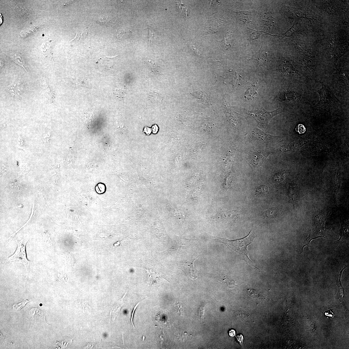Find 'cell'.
<instances>
[{"instance_id":"bcb514c9","label":"cell","mask_w":349,"mask_h":349,"mask_svg":"<svg viewBox=\"0 0 349 349\" xmlns=\"http://www.w3.org/2000/svg\"><path fill=\"white\" fill-rule=\"evenodd\" d=\"M229 334L230 337H234L236 335V331L234 330H231L229 332Z\"/></svg>"},{"instance_id":"83f0119b","label":"cell","mask_w":349,"mask_h":349,"mask_svg":"<svg viewBox=\"0 0 349 349\" xmlns=\"http://www.w3.org/2000/svg\"><path fill=\"white\" fill-rule=\"evenodd\" d=\"M160 97V96L158 94L153 93L150 95L149 100L153 104H157L160 102L161 101Z\"/></svg>"},{"instance_id":"4dcf8cb0","label":"cell","mask_w":349,"mask_h":349,"mask_svg":"<svg viewBox=\"0 0 349 349\" xmlns=\"http://www.w3.org/2000/svg\"><path fill=\"white\" fill-rule=\"evenodd\" d=\"M31 300H26L25 301L21 302L15 304L13 305V308L16 310H21L22 308L25 306L27 303H28Z\"/></svg>"},{"instance_id":"9a60e30c","label":"cell","mask_w":349,"mask_h":349,"mask_svg":"<svg viewBox=\"0 0 349 349\" xmlns=\"http://www.w3.org/2000/svg\"><path fill=\"white\" fill-rule=\"evenodd\" d=\"M10 57L17 64L22 67L27 73V71L25 68V65L24 60L22 55L18 53L11 54L10 55Z\"/></svg>"},{"instance_id":"ab89813d","label":"cell","mask_w":349,"mask_h":349,"mask_svg":"<svg viewBox=\"0 0 349 349\" xmlns=\"http://www.w3.org/2000/svg\"><path fill=\"white\" fill-rule=\"evenodd\" d=\"M324 315L325 317L329 318L333 317L334 316L333 310L331 309L325 311L324 313Z\"/></svg>"},{"instance_id":"ffe728a7","label":"cell","mask_w":349,"mask_h":349,"mask_svg":"<svg viewBox=\"0 0 349 349\" xmlns=\"http://www.w3.org/2000/svg\"><path fill=\"white\" fill-rule=\"evenodd\" d=\"M288 195L291 201L297 200L298 198V192L297 188L295 187H290L288 190Z\"/></svg>"},{"instance_id":"52a82bcc","label":"cell","mask_w":349,"mask_h":349,"mask_svg":"<svg viewBox=\"0 0 349 349\" xmlns=\"http://www.w3.org/2000/svg\"><path fill=\"white\" fill-rule=\"evenodd\" d=\"M24 87L22 82L19 80H15L8 87V91L16 99H21Z\"/></svg>"},{"instance_id":"7bdbcfd3","label":"cell","mask_w":349,"mask_h":349,"mask_svg":"<svg viewBox=\"0 0 349 349\" xmlns=\"http://www.w3.org/2000/svg\"><path fill=\"white\" fill-rule=\"evenodd\" d=\"M143 132H145L147 135H150L152 132V129L149 127H145L144 129Z\"/></svg>"},{"instance_id":"7402d4cb","label":"cell","mask_w":349,"mask_h":349,"mask_svg":"<svg viewBox=\"0 0 349 349\" xmlns=\"http://www.w3.org/2000/svg\"><path fill=\"white\" fill-rule=\"evenodd\" d=\"M262 19L264 24L265 25L270 27L273 24V17L269 12H267L264 13Z\"/></svg>"},{"instance_id":"7c38bea8","label":"cell","mask_w":349,"mask_h":349,"mask_svg":"<svg viewBox=\"0 0 349 349\" xmlns=\"http://www.w3.org/2000/svg\"><path fill=\"white\" fill-rule=\"evenodd\" d=\"M234 316L237 319L244 323L251 322L252 319L250 315L246 312L237 311L234 312Z\"/></svg>"},{"instance_id":"836d02e7","label":"cell","mask_w":349,"mask_h":349,"mask_svg":"<svg viewBox=\"0 0 349 349\" xmlns=\"http://www.w3.org/2000/svg\"><path fill=\"white\" fill-rule=\"evenodd\" d=\"M148 28L149 30L148 36L149 42V43L151 44L153 43L154 41V34H155V32H154L152 27L149 26Z\"/></svg>"},{"instance_id":"30bf717a","label":"cell","mask_w":349,"mask_h":349,"mask_svg":"<svg viewBox=\"0 0 349 349\" xmlns=\"http://www.w3.org/2000/svg\"><path fill=\"white\" fill-rule=\"evenodd\" d=\"M234 41L233 35L227 32L221 42V46L225 50H231L233 48Z\"/></svg>"},{"instance_id":"d4e9b609","label":"cell","mask_w":349,"mask_h":349,"mask_svg":"<svg viewBox=\"0 0 349 349\" xmlns=\"http://www.w3.org/2000/svg\"><path fill=\"white\" fill-rule=\"evenodd\" d=\"M193 263L194 261L192 263L189 262L186 264V267L187 270L189 271V274H191V276L194 277L196 276L197 272Z\"/></svg>"},{"instance_id":"e0dca14e","label":"cell","mask_w":349,"mask_h":349,"mask_svg":"<svg viewBox=\"0 0 349 349\" xmlns=\"http://www.w3.org/2000/svg\"><path fill=\"white\" fill-rule=\"evenodd\" d=\"M193 96L196 97L199 101L203 102L204 103H207L209 102V99L208 96L205 92L203 91H199L195 92L192 93Z\"/></svg>"},{"instance_id":"ee69618b","label":"cell","mask_w":349,"mask_h":349,"mask_svg":"<svg viewBox=\"0 0 349 349\" xmlns=\"http://www.w3.org/2000/svg\"><path fill=\"white\" fill-rule=\"evenodd\" d=\"M190 46V48H191V49H192V50H193V51H194V53H195V54L197 55V56H199V57L200 56V53H199L198 50H197L196 48L195 47H194V46L193 45H191Z\"/></svg>"},{"instance_id":"f35d334b","label":"cell","mask_w":349,"mask_h":349,"mask_svg":"<svg viewBox=\"0 0 349 349\" xmlns=\"http://www.w3.org/2000/svg\"><path fill=\"white\" fill-rule=\"evenodd\" d=\"M18 146L20 149H24L25 148L24 140L22 137H19L18 140Z\"/></svg>"},{"instance_id":"9c48e42d","label":"cell","mask_w":349,"mask_h":349,"mask_svg":"<svg viewBox=\"0 0 349 349\" xmlns=\"http://www.w3.org/2000/svg\"><path fill=\"white\" fill-rule=\"evenodd\" d=\"M281 72L285 75L293 74L297 73L293 66L289 62L283 61L279 66Z\"/></svg>"},{"instance_id":"ba28073f","label":"cell","mask_w":349,"mask_h":349,"mask_svg":"<svg viewBox=\"0 0 349 349\" xmlns=\"http://www.w3.org/2000/svg\"><path fill=\"white\" fill-rule=\"evenodd\" d=\"M267 53L264 50H260L258 52H255L253 56V59L257 64L263 65L268 61Z\"/></svg>"},{"instance_id":"60d3db41","label":"cell","mask_w":349,"mask_h":349,"mask_svg":"<svg viewBox=\"0 0 349 349\" xmlns=\"http://www.w3.org/2000/svg\"><path fill=\"white\" fill-rule=\"evenodd\" d=\"M236 340L242 346L243 342V337L241 335H237L236 338Z\"/></svg>"},{"instance_id":"2e32d148","label":"cell","mask_w":349,"mask_h":349,"mask_svg":"<svg viewBox=\"0 0 349 349\" xmlns=\"http://www.w3.org/2000/svg\"><path fill=\"white\" fill-rule=\"evenodd\" d=\"M248 292L250 296L255 299L258 300L264 299L266 298L265 294L262 292L253 289L252 288L248 289Z\"/></svg>"},{"instance_id":"5b68a950","label":"cell","mask_w":349,"mask_h":349,"mask_svg":"<svg viewBox=\"0 0 349 349\" xmlns=\"http://www.w3.org/2000/svg\"><path fill=\"white\" fill-rule=\"evenodd\" d=\"M309 141V139H301L293 141L287 145L281 146L278 150L280 152H298L302 147Z\"/></svg>"},{"instance_id":"74e56055","label":"cell","mask_w":349,"mask_h":349,"mask_svg":"<svg viewBox=\"0 0 349 349\" xmlns=\"http://www.w3.org/2000/svg\"><path fill=\"white\" fill-rule=\"evenodd\" d=\"M51 136V133H48L47 134H44L42 136V139L43 141L46 144H48L49 143L50 137Z\"/></svg>"},{"instance_id":"cb8c5ba5","label":"cell","mask_w":349,"mask_h":349,"mask_svg":"<svg viewBox=\"0 0 349 349\" xmlns=\"http://www.w3.org/2000/svg\"><path fill=\"white\" fill-rule=\"evenodd\" d=\"M280 210L278 209H272L267 211L265 216L269 218H274L280 213Z\"/></svg>"},{"instance_id":"8d00e7d4","label":"cell","mask_w":349,"mask_h":349,"mask_svg":"<svg viewBox=\"0 0 349 349\" xmlns=\"http://www.w3.org/2000/svg\"><path fill=\"white\" fill-rule=\"evenodd\" d=\"M46 92L48 95L49 98L51 101L52 102L55 98L54 94L52 92H51V90H50L47 85H46Z\"/></svg>"},{"instance_id":"f546056e","label":"cell","mask_w":349,"mask_h":349,"mask_svg":"<svg viewBox=\"0 0 349 349\" xmlns=\"http://www.w3.org/2000/svg\"><path fill=\"white\" fill-rule=\"evenodd\" d=\"M269 191V188L266 186L260 185L258 187L256 190V192L257 194L267 193Z\"/></svg>"},{"instance_id":"f1b7e54d","label":"cell","mask_w":349,"mask_h":349,"mask_svg":"<svg viewBox=\"0 0 349 349\" xmlns=\"http://www.w3.org/2000/svg\"><path fill=\"white\" fill-rule=\"evenodd\" d=\"M205 304H203L201 305L197 311V315L200 319H202L204 318L205 313Z\"/></svg>"},{"instance_id":"e575fe53","label":"cell","mask_w":349,"mask_h":349,"mask_svg":"<svg viewBox=\"0 0 349 349\" xmlns=\"http://www.w3.org/2000/svg\"><path fill=\"white\" fill-rule=\"evenodd\" d=\"M72 80L73 83L77 85L85 86L86 85L85 82L82 81L80 79L73 78L72 79Z\"/></svg>"},{"instance_id":"277c9868","label":"cell","mask_w":349,"mask_h":349,"mask_svg":"<svg viewBox=\"0 0 349 349\" xmlns=\"http://www.w3.org/2000/svg\"><path fill=\"white\" fill-rule=\"evenodd\" d=\"M269 154L251 150L248 154L246 158L254 167H259L263 165Z\"/></svg>"},{"instance_id":"8fae6325","label":"cell","mask_w":349,"mask_h":349,"mask_svg":"<svg viewBox=\"0 0 349 349\" xmlns=\"http://www.w3.org/2000/svg\"><path fill=\"white\" fill-rule=\"evenodd\" d=\"M132 34V26L125 27L118 30L116 37L119 40L126 39L131 36Z\"/></svg>"},{"instance_id":"603a6c76","label":"cell","mask_w":349,"mask_h":349,"mask_svg":"<svg viewBox=\"0 0 349 349\" xmlns=\"http://www.w3.org/2000/svg\"><path fill=\"white\" fill-rule=\"evenodd\" d=\"M242 78V76L239 73H236L235 76L232 82V85L234 89L238 88L240 85V83Z\"/></svg>"},{"instance_id":"d590c367","label":"cell","mask_w":349,"mask_h":349,"mask_svg":"<svg viewBox=\"0 0 349 349\" xmlns=\"http://www.w3.org/2000/svg\"><path fill=\"white\" fill-rule=\"evenodd\" d=\"M262 34V33L259 32H256L251 33L250 36V39L251 41L260 38Z\"/></svg>"},{"instance_id":"4316f807","label":"cell","mask_w":349,"mask_h":349,"mask_svg":"<svg viewBox=\"0 0 349 349\" xmlns=\"http://www.w3.org/2000/svg\"><path fill=\"white\" fill-rule=\"evenodd\" d=\"M119 302L117 304L116 307L114 308L113 310L112 311V313H111L112 315V317L114 318V320H115L117 314H118V312L120 310L121 308L123 305V299Z\"/></svg>"},{"instance_id":"6da1fadb","label":"cell","mask_w":349,"mask_h":349,"mask_svg":"<svg viewBox=\"0 0 349 349\" xmlns=\"http://www.w3.org/2000/svg\"><path fill=\"white\" fill-rule=\"evenodd\" d=\"M256 237V232L254 229L252 228L250 233L246 236L241 239L234 240H229L220 239L219 241L220 242L225 244L233 251L240 255L242 259L246 261L248 266L253 269L260 271L259 268L255 266L253 262L248 256L249 251L248 246H249Z\"/></svg>"},{"instance_id":"d6a6232c","label":"cell","mask_w":349,"mask_h":349,"mask_svg":"<svg viewBox=\"0 0 349 349\" xmlns=\"http://www.w3.org/2000/svg\"><path fill=\"white\" fill-rule=\"evenodd\" d=\"M274 180L277 182H282L284 180V176L283 173H278L275 174L274 176Z\"/></svg>"},{"instance_id":"4fadbf2b","label":"cell","mask_w":349,"mask_h":349,"mask_svg":"<svg viewBox=\"0 0 349 349\" xmlns=\"http://www.w3.org/2000/svg\"><path fill=\"white\" fill-rule=\"evenodd\" d=\"M52 43L50 41L44 42L41 46V52L45 57H50L52 56Z\"/></svg>"},{"instance_id":"3957f363","label":"cell","mask_w":349,"mask_h":349,"mask_svg":"<svg viewBox=\"0 0 349 349\" xmlns=\"http://www.w3.org/2000/svg\"><path fill=\"white\" fill-rule=\"evenodd\" d=\"M27 240H22L21 241H16L17 245V249L15 253L12 256L6 258L5 263L14 262L16 263L21 264L24 265L26 270L27 273L29 267L32 262L29 261L26 257V246Z\"/></svg>"},{"instance_id":"d6986e66","label":"cell","mask_w":349,"mask_h":349,"mask_svg":"<svg viewBox=\"0 0 349 349\" xmlns=\"http://www.w3.org/2000/svg\"><path fill=\"white\" fill-rule=\"evenodd\" d=\"M113 18L107 15H102L97 18L96 22L99 24L106 25L112 22Z\"/></svg>"},{"instance_id":"5bb4252c","label":"cell","mask_w":349,"mask_h":349,"mask_svg":"<svg viewBox=\"0 0 349 349\" xmlns=\"http://www.w3.org/2000/svg\"><path fill=\"white\" fill-rule=\"evenodd\" d=\"M258 87L257 83L256 84H254L250 86L245 94V98L248 100H251L253 99L257 94Z\"/></svg>"},{"instance_id":"ac0fdd59","label":"cell","mask_w":349,"mask_h":349,"mask_svg":"<svg viewBox=\"0 0 349 349\" xmlns=\"http://www.w3.org/2000/svg\"><path fill=\"white\" fill-rule=\"evenodd\" d=\"M239 214V212L236 210L233 211H225L222 213L221 217L226 220H231L234 219Z\"/></svg>"},{"instance_id":"b9f144b4","label":"cell","mask_w":349,"mask_h":349,"mask_svg":"<svg viewBox=\"0 0 349 349\" xmlns=\"http://www.w3.org/2000/svg\"><path fill=\"white\" fill-rule=\"evenodd\" d=\"M129 238V237L126 238V239H125L121 241H117V242H116L115 243H114V244H113L114 247H119V246H121V243H124V242H125V241H127V240H128V238Z\"/></svg>"},{"instance_id":"8992f818","label":"cell","mask_w":349,"mask_h":349,"mask_svg":"<svg viewBox=\"0 0 349 349\" xmlns=\"http://www.w3.org/2000/svg\"><path fill=\"white\" fill-rule=\"evenodd\" d=\"M300 97L299 94L294 90H285L280 92L276 97L280 102L284 101H295Z\"/></svg>"},{"instance_id":"f6af8a7d","label":"cell","mask_w":349,"mask_h":349,"mask_svg":"<svg viewBox=\"0 0 349 349\" xmlns=\"http://www.w3.org/2000/svg\"><path fill=\"white\" fill-rule=\"evenodd\" d=\"M158 127L156 125H154L152 126V130L153 134H157L158 132Z\"/></svg>"},{"instance_id":"7a4b0ae2","label":"cell","mask_w":349,"mask_h":349,"mask_svg":"<svg viewBox=\"0 0 349 349\" xmlns=\"http://www.w3.org/2000/svg\"><path fill=\"white\" fill-rule=\"evenodd\" d=\"M321 88L317 90H314L319 95V102L315 106L317 108H327L335 106L340 103L329 86L321 83Z\"/></svg>"},{"instance_id":"44dd1931","label":"cell","mask_w":349,"mask_h":349,"mask_svg":"<svg viewBox=\"0 0 349 349\" xmlns=\"http://www.w3.org/2000/svg\"><path fill=\"white\" fill-rule=\"evenodd\" d=\"M220 281L223 284L226 285L228 288L233 289L237 285L235 281L229 278L224 276L220 279Z\"/></svg>"},{"instance_id":"1f68e13d","label":"cell","mask_w":349,"mask_h":349,"mask_svg":"<svg viewBox=\"0 0 349 349\" xmlns=\"http://www.w3.org/2000/svg\"><path fill=\"white\" fill-rule=\"evenodd\" d=\"M296 130L299 134H303L306 132V129L303 124H299L297 126Z\"/></svg>"},{"instance_id":"484cf974","label":"cell","mask_w":349,"mask_h":349,"mask_svg":"<svg viewBox=\"0 0 349 349\" xmlns=\"http://www.w3.org/2000/svg\"><path fill=\"white\" fill-rule=\"evenodd\" d=\"M115 94L120 98H123L126 94V90L124 87H117L115 90Z\"/></svg>"}]
</instances>
